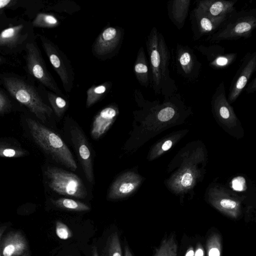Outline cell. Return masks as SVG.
Segmentation results:
<instances>
[{
  "mask_svg": "<svg viewBox=\"0 0 256 256\" xmlns=\"http://www.w3.org/2000/svg\"><path fill=\"white\" fill-rule=\"evenodd\" d=\"M150 60V82L156 94H162L165 98L176 94L175 82L170 78L169 64L170 52L165 38L157 28L153 27L146 40Z\"/></svg>",
  "mask_w": 256,
  "mask_h": 256,
  "instance_id": "6da1fadb",
  "label": "cell"
},
{
  "mask_svg": "<svg viewBox=\"0 0 256 256\" xmlns=\"http://www.w3.org/2000/svg\"><path fill=\"white\" fill-rule=\"evenodd\" d=\"M30 132L35 142L56 162L75 170L77 164L62 139L54 131L37 120L26 118Z\"/></svg>",
  "mask_w": 256,
  "mask_h": 256,
  "instance_id": "7a4b0ae2",
  "label": "cell"
},
{
  "mask_svg": "<svg viewBox=\"0 0 256 256\" xmlns=\"http://www.w3.org/2000/svg\"><path fill=\"white\" fill-rule=\"evenodd\" d=\"M256 28V8L236 11L230 14L219 29L206 40L218 42L248 38Z\"/></svg>",
  "mask_w": 256,
  "mask_h": 256,
  "instance_id": "3957f363",
  "label": "cell"
},
{
  "mask_svg": "<svg viewBox=\"0 0 256 256\" xmlns=\"http://www.w3.org/2000/svg\"><path fill=\"white\" fill-rule=\"evenodd\" d=\"M4 85L11 96L26 106L42 122H44L53 112L36 90L23 80L13 76L4 77Z\"/></svg>",
  "mask_w": 256,
  "mask_h": 256,
  "instance_id": "277c9868",
  "label": "cell"
},
{
  "mask_svg": "<svg viewBox=\"0 0 256 256\" xmlns=\"http://www.w3.org/2000/svg\"><path fill=\"white\" fill-rule=\"evenodd\" d=\"M49 187L62 195L84 198L87 190L82 180L74 173L60 168L48 166L45 172Z\"/></svg>",
  "mask_w": 256,
  "mask_h": 256,
  "instance_id": "5b68a950",
  "label": "cell"
},
{
  "mask_svg": "<svg viewBox=\"0 0 256 256\" xmlns=\"http://www.w3.org/2000/svg\"><path fill=\"white\" fill-rule=\"evenodd\" d=\"M40 38L44 50L54 69L59 76L64 90L71 92L75 74L70 61L66 54L50 39L43 35Z\"/></svg>",
  "mask_w": 256,
  "mask_h": 256,
  "instance_id": "8992f818",
  "label": "cell"
},
{
  "mask_svg": "<svg viewBox=\"0 0 256 256\" xmlns=\"http://www.w3.org/2000/svg\"><path fill=\"white\" fill-rule=\"evenodd\" d=\"M26 62L28 72L54 93L64 97L63 93L48 70L37 46L34 43H28L26 45Z\"/></svg>",
  "mask_w": 256,
  "mask_h": 256,
  "instance_id": "52a82bcc",
  "label": "cell"
},
{
  "mask_svg": "<svg viewBox=\"0 0 256 256\" xmlns=\"http://www.w3.org/2000/svg\"><path fill=\"white\" fill-rule=\"evenodd\" d=\"M124 34V30L120 27H105L92 44V52L94 56L102 60L110 58L120 48Z\"/></svg>",
  "mask_w": 256,
  "mask_h": 256,
  "instance_id": "ba28073f",
  "label": "cell"
},
{
  "mask_svg": "<svg viewBox=\"0 0 256 256\" xmlns=\"http://www.w3.org/2000/svg\"><path fill=\"white\" fill-rule=\"evenodd\" d=\"M174 62L176 72L183 78L190 82L198 79L200 73L202 64L188 46L176 44Z\"/></svg>",
  "mask_w": 256,
  "mask_h": 256,
  "instance_id": "9c48e42d",
  "label": "cell"
},
{
  "mask_svg": "<svg viewBox=\"0 0 256 256\" xmlns=\"http://www.w3.org/2000/svg\"><path fill=\"white\" fill-rule=\"evenodd\" d=\"M70 139L76 150L87 180L93 182L94 174L90 146L82 131L76 125L68 128Z\"/></svg>",
  "mask_w": 256,
  "mask_h": 256,
  "instance_id": "30bf717a",
  "label": "cell"
},
{
  "mask_svg": "<svg viewBox=\"0 0 256 256\" xmlns=\"http://www.w3.org/2000/svg\"><path fill=\"white\" fill-rule=\"evenodd\" d=\"M256 69V52H248L232 78L228 94V101L232 102L241 94Z\"/></svg>",
  "mask_w": 256,
  "mask_h": 256,
  "instance_id": "8fae6325",
  "label": "cell"
},
{
  "mask_svg": "<svg viewBox=\"0 0 256 256\" xmlns=\"http://www.w3.org/2000/svg\"><path fill=\"white\" fill-rule=\"evenodd\" d=\"M228 17H212L196 7L190 16L194 40H198L204 36L214 34Z\"/></svg>",
  "mask_w": 256,
  "mask_h": 256,
  "instance_id": "7c38bea8",
  "label": "cell"
},
{
  "mask_svg": "<svg viewBox=\"0 0 256 256\" xmlns=\"http://www.w3.org/2000/svg\"><path fill=\"white\" fill-rule=\"evenodd\" d=\"M194 48L206 58L209 66L214 70L227 68L236 60V52H226L224 48L218 44L206 46H194Z\"/></svg>",
  "mask_w": 256,
  "mask_h": 256,
  "instance_id": "4fadbf2b",
  "label": "cell"
},
{
  "mask_svg": "<svg viewBox=\"0 0 256 256\" xmlns=\"http://www.w3.org/2000/svg\"><path fill=\"white\" fill-rule=\"evenodd\" d=\"M140 178L138 175L132 171L120 174L111 184L108 198L110 200H118L131 195L137 188Z\"/></svg>",
  "mask_w": 256,
  "mask_h": 256,
  "instance_id": "5bb4252c",
  "label": "cell"
},
{
  "mask_svg": "<svg viewBox=\"0 0 256 256\" xmlns=\"http://www.w3.org/2000/svg\"><path fill=\"white\" fill-rule=\"evenodd\" d=\"M2 256H30L28 241L20 230L8 232L0 243Z\"/></svg>",
  "mask_w": 256,
  "mask_h": 256,
  "instance_id": "9a60e30c",
  "label": "cell"
},
{
  "mask_svg": "<svg viewBox=\"0 0 256 256\" xmlns=\"http://www.w3.org/2000/svg\"><path fill=\"white\" fill-rule=\"evenodd\" d=\"M119 114L118 106L109 104L100 110L94 116L90 134L92 138L99 139L110 128Z\"/></svg>",
  "mask_w": 256,
  "mask_h": 256,
  "instance_id": "2e32d148",
  "label": "cell"
},
{
  "mask_svg": "<svg viewBox=\"0 0 256 256\" xmlns=\"http://www.w3.org/2000/svg\"><path fill=\"white\" fill-rule=\"evenodd\" d=\"M237 0H202L196 2V8L209 16L219 18L228 16L236 11L234 6Z\"/></svg>",
  "mask_w": 256,
  "mask_h": 256,
  "instance_id": "e0dca14e",
  "label": "cell"
},
{
  "mask_svg": "<svg viewBox=\"0 0 256 256\" xmlns=\"http://www.w3.org/2000/svg\"><path fill=\"white\" fill-rule=\"evenodd\" d=\"M190 4V0H171L168 2V18L179 30L184 25Z\"/></svg>",
  "mask_w": 256,
  "mask_h": 256,
  "instance_id": "ac0fdd59",
  "label": "cell"
},
{
  "mask_svg": "<svg viewBox=\"0 0 256 256\" xmlns=\"http://www.w3.org/2000/svg\"><path fill=\"white\" fill-rule=\"evenodd\" d=\"M134 72L140 84L147 88L150 84L149 64L143 47L138 51L134 66Z\"/></svg>",
  "mask_w": 256,
  "mask_h": 256,
  "instance_id": "d6986e66",
  "label": "cell"
},
{
  "mask_svg": "<svg viewBox=\"0 0 256 256\" xmlns=\"http://www.w3.org/2000/svg\"><path fill=\"white\" fill-rule=\"evenodd\" d=\"M112 83L108 81L98 85H92L86 92V106L90 108L100 100L111 89Z\"/></svg>",
  "mask_w": 256,
  "mask_h": 256,
  "instance_id": "ffe728a7",
  "label": "cell"
},
{
  "mask_svg": "<svg viewBox=\"0 0 256 256\" xmlns=\"http://www.w3.org/2000/svg\"><path fill=\"white\" fill-rule=\"evenodd\" d=\"M52 204L60 208L75 212L88 211L90 208L86 204L71 198H62L52 200Z\"/></svg>",
  "mask_w": 256,
  "mask_h": 256,
  "instance_id": "44dd1931",
  "label": "cell"
},
{
  "mask_svg": "<svg viewBox=\"0 0 256 256\" xmlns=\"http://www.w3.org/2000/svg\"><path fill=\"white\" fill-rule=\"evenodd\" d=\"M23 26L22 24L4 29L0 33V46H10L16 43L20 37Z\"/></svg>",
  "mask_w": 256,
  "mask_h": 256,
  "instance_id": "7402d4cb",
  "label": "cell"
},
{
  "mask_svg": "<svg viewBox=\"0 0 256 256\" xmlns=\"http://www.w3.org/2000/svg\"><path fill=\"white\" fill-rule=\"evenodd\" d=\"M47 96L52 111L58 118H62L68 107V102L54 92H48Z\"/></svg>",
  "mask_w": 256,
  "mask_h": 256,
  "instance_id": "603a6c76",
  "label": "cell"
},
{
  "mask_svg": "<svg viewBox=\"0 0 256 256\" xmlns=\"http://www.w3.org/2000/svg\"><path fill=\"white\" fill-rule=\"evenodd\" d=\"M34 27L42 28H54L60 24L58 20L54 15L39 13L34 19L32 23Z\"/></svg>",
  "mask_w": 256,
  "mask_h": 256,
  "instance_id": "cb8c5ba5",
  "label": "cell"
},
{
  "mask_svg": "<svg viewBox=\"0 0 256 256\" xmlns=\"http://www.w3.org/2000/svg\"><path fill=\"white\" fill-rule=\"evenodd\" d=\"M178 246L173 236L164 239L154 256H176Z\"/></svg>",
  "mask_w": 256,
  "mask_h": 256,
  "instance_id": "d4e9b609",
  "label": "cell"
},
{
  "mask_svg": "<svg viewBox=\"0 0 256 256\" xmlns=\"http://www.w3.org/2000/svg\"><path fill=\"white\" fill-rule=\"evenodd\" d=\"M208 256H220L222 243L220 236L217 233L212 234L206 243Z\"/></svg>",
  "mask_w": 256,
  "mask_h": 256,
  "instance_id": "484cf974",
  "label": "cell"
},
{
  "mask_svg": "<svg viewBox=\"0 0 256 256\" xmlns=\"http://www.w3.org/2000/svg\"><path fill=\"white\" fill-rule=\"evenodd\" d=\"M107 256H122L120 243L116 232H112L108 239Z\"/></svg>",
  "mask_w": 256,
  "mask_h": 256,
  "instance_id": "4316f807",
  "label": "cell"
},
{
  "mask_svg": "<svg viewBox=\"0 0 256 256\" xmlns=\"http://www.w3.org/2000/svg\"><path fill=\"white\" fill-rule=\"evenodd\" d=\"M56 233L58 237L62 240H68L72 236V234L68 227L60 221L56 223Z\"/></svg>",
  "mask_w": 256,
  "mask_h": 256,
  "instance_id": "83f0119b",
  "label": "cell"
},
{
  "mask_svg": "<svg viewBox=\"0 0 256 256\" xmlns=\"http://www.w3.org/2000/svg\"><path fill=\"white\" fill-rule=\"evenodd\" d=\"M176 113L172 106H168L159 110L157 114L158 119L161 122H166L172 119Z\"/></svg>",
  "mask_w": 256,
  "mask_h": 256,
  "instance_id": "f1b7e54d",
  "label": "cell"
},
{
  "mask_svg": "<svg viewBox=\"0 0 256 256\" xmlns=\"http://www.w3.org/2000/svg\"><path fill=\"white\" fill-rule=\"evenodd\" d=\"M23 153L12 148H0V156L6 158H15L20 156Z\"/></svg>",
  "mask_w": 256,
  "mask_h": 256,
  "instance_id": "f546056e",
  "label": "cell"
},
{
  "mask_svg": "<svg viewBox=\"0 0 256 256\" xmlns=\"http://www.w3.org/2000/svg\"><path fill=\"white\" fill-rule=\"evenodd\" d=\"M10 106V101L5 94L0 90V113L7 110Z\"/></svg>",
  "mask_w": 256,
  "mask_h": 256,
  "instance_id": "4dcf8cb0",
  "label": "cell"
},
{
  "mask_svg": "<svg viewBox=\"0 0 256 256\" xmlns=\"http://www.w3.org/2000/svg\"><path fill=\"white\" fill-rule=\"evenodd\" d=\"M244 185L245 180L242 177L235 178L232 182V188L236 190H242L244 188Z\"/></svg>",
  "mask_w": 256,
  "mask_h": 256,
  "instance_id": "1f68e13d",
  "label": "cell"
},
{
  "mask_svg": "<svg viewBox=\"0 0 256 256\" xmlns=\"http://www.w3.org/2000/svg\"><path fill=\"white\" fill-rule=\"evenodd\" d=\"M192 176L190 173L184 174L181 178V184L183 186H188L192 184Z\"/></svg>",
  "mask_w": 256,
  "mask_h": 256,
  "instance_id": "d6a6232c",
  "label": "cell"
},
{
  "mask_svg": "<svg viewBox=\"0 0 256 256\" xmlns=\"http://www.w3.org/2000/svg\"><path fill=\"white\" fill-rule=\"evenodd\" d=\"M256 90V78L249 83L245 87V91L246 94L254 93Z\"/></svg>",
  "mask_w": 256,
  "mask_h": 256,
  "instance_id": "836d02e7",
  "label": "cell"
},
{
  "mask_svg": "<svg viewBox=\"0 0 256 256\" xmlns=\"http://www.w3.org/2000/svg\"><path fill=\"white\" fill-rule=\"evenodd\" d=\"M194 256H204V252L200 244H198Z\"/></svg>",
  "mask_w": 256,
  "mask_h": 256,
  "instance_id": "e575fe53",
  "label": "cell"
},
{
  "mask_svg": "<svg viewBox=\"0 0 256 256\" xmlns=\"http://www.w3.org/2000/svg\"><path fill=\"white\" fill-rule=\"evenodd\" d=\"M172 140H168L162 144V148L163 150H169L172 146Z\"/></svg>",
  "mask_w": 256,
  "mask_h": 256,
  "instance_id": "d590c367",
  "label": "cell"
},
{
  "mask_svg": "<svg viewBox=\"0 0 256 256\" xmlns=\"http://www.w3.org/2000/svg\"><path fill=\"white\" fill-rule=\"evenodd\" d=\"M12 2L11 0H0V9L6 7Z\"/></svg>",
  "mask_w": 256,
  "mask_h": 256,
  "instance_id": "8d00e7d4",
  "label": "cell"
},
{
  "mask_svg": "<svg viewBox=\"0 0 256 256\" xmlns=\"http://www.w3.org/2000/svg\"><path fill=\"white\" fill-rule=\"evenodd\" d=\"M194 250L192 247H190L185 254V256H194Z\"/></svg>",
  "mask_w": 256,
  "mask_h": 256,
  "instance_id": "74e56055",
  "label": "cell"
},
{
  "mask_svg": "<svg viewBox=\"0 0 256 256\" xmlns=\"http://www.w3.org/2000/svg\"><path fill=\"white\" fill-rule=\"evenodd\" d=\"M124 256H133L129 248L127 246H124Z\"/></svg>",
  "mask_w": 256,
  "mask_h": 256,
  "instance_id": "f35d334b",
  "label": "cell"
},
{
  "mask_svg": "<svg viewBox=\"0 0 256 256\" xmlns=\"http://www.w3.org/2000/svg\"><path fill=\"white\" fill-rule=\"evenodd\" d=\"M6 228V226H0V240H1L2 238V236L3 234H4V232L5 231ZM0 256H2L1 254H0Z\"/></svg>",
  "mask_w": 256,
  "mask_h": 256,
  "instance_id": "ab89813d",
  "label": "cell"
},
{
  "mask_svg": "<svg viewBox=\"0 0 256 256\" xmlns=\"http://www.w3.org/2000/svg\"><path fill=\"white\" fill-rule=\"evenodd\" d=\"M92 256H98L96 247L95 246L92 247Z\"/></svg>",
  "mask_w": 256,
  "mask_h": 256,
  "instance_id": "60d3db41",
  "label": "cell"
},
{
  "mask_svg": "<svg viewBox=\"0 0 256 256\" xmlns=\"http://www.w3.org/2000/svg\"><path fill=\"white\" fill-rule=\"evenodd\" d=\"M101 256H104V254H102Z\"/></svg>",
  "mask_w": 256,
  "mask_h": 256,
  "instance_id": "b9f144b4",
  "label": "cell"
},
{
  "mask_svg": "<svg viewBox=\"0 0 256 256\" xmlns=\"http://www.w3.org/2000/svg\"><path fill=\"white\" fill-rule=\"evenodd\" d=\"M1 60H0V62Z\"/></svg>",
  "mask_w": 256,
  "mask_h": 256,
  "instance_id": "7bdbcfd3",
  "label": "cell"
}]
</instances>
